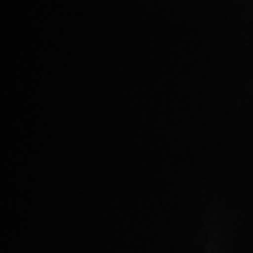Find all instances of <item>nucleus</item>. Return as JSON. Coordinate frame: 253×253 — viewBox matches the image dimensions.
<instances>
[]
</instances>
